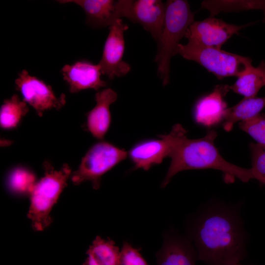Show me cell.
<instances>
[{"mask_svg": "<svg viewBox=\"0 0 265 265\" xmlns=\"http://www.w3.org/2000/svg\"><path fill=\"white\" fill-rule=\"evenodd\" d=\"M198 260L208 265H235L246 256V233L238 209L211 203L188 227Z\"/></svg>", "mask_w": 265, "mask_h": 265, "instance_id": "1", "label": "cell"}, {"mask_svg": "<svg viewBox=\"0 0 265 265\" xmlns=\"http://www.w3.org/2000/svg\"><path fill=\"white\" fill-rule=\"evenodd\" d=\"M175 137L169 155L171 161L161 186L165 187L178 173L190 169H214L230 178H236L244 183L255 179L251 168H244L226 161L214 144L217 133L208 131L203 137L190 139L181 125L174 126Z\"/></svg>", "mask_w": 265, "mask_h": 265, "instance_id": "2", "label": "cell"}, {"mask_svg": "<svg viewBox=\"0 0 265 265\" xmlns=\"http://www.w3.org/2000/svg\"><path fill=\"white\" fill-rule=\"evenodd\" d=\"M193 22L194 14L187 0L166 1L163 30L155 57L158 75L164 86L169 81L170 59L178 53L179 42Z\"/></svg>", "mask_w": 265, "mask_h": 265, "instance_id": "3", "label": "cell"}, {"mask_svg": "<svg viewBox=\"0 0 265 265\" xmlns=\"http://www.w3.org/2000/svg\"><path fill=\"white\" fill-rule=\"evenodd\" d=\"M44 176L36 182L30 192V204L27 216L34 230L41 231L52 222L51 210L67 186L72 171L67 164L56 170L48 162L44 163Z\"/></svg>", "mask_w": 265, "mask_h": 265, "instance_id": "4", "label": "cell"}, {"mask_svg": "<svg viewBox=\"0 0 265 265\" xmlns=\"http://www.w3.org/2000/svg\"><path fill=\"white\" fill-rule=\"evenodd\" d=\"M178 52L184 58L202 65L218 80L229 77L238 78L252 65L249 57L189 42L186 45L180 43Z\"/></svg>", "mask_w": 265, "mask_h": 265, "instance_id": "5", "label": "cell"}, {"mask_svg": "<svg viewBox=\"0 0 265 265\" xmlns=\"http://www.w3.org/2000/svg\"><path fill=\"white\" fill-rule=\"evenodd\" d=\"M127 152L112 143L100 141L94 144L82 158L78 169L72 173L71 179L75 185L89 181L93 188L100 187L104 174L125 160Z\"/></svg>", "mask_w": 265, "mask_h": 265, "instance_id": "6", "label": "cell"}, {"mask_svg": "<svg viewBox=\"0 0 265 265\" xmlns=\"http://www.w3.org/2000/svg\"><path fill=\"white\" fill-rule=\"evenodd\" d=\"M17 90L22 95L24 101L35 109L39 116L47 110H59L66 103V96L59 97L55 95L52 88L42 80L31 76L23 70L18 74L15 81Z\"/></svg>", "mask_w": 265, "mask_h": 265, "instance_id": "7", "label": "cell"}, {"mask_svg": "<svg viewBox=\"0 0 265 265\" xmlns=\"http://www.w3.org/2000/svg\"><path fill=\"white\" fill-rule=\"evenodd\" d=\"M128 28L122 19L117 20L109 26L102 56L98 64L102 75L110 80L116 77H123L131 71L130 65L123 59L125 47L124 35Z\"/></svg>", "mask_w": 265, "mask_h": 265, "instance_id": "8", "label": "cell"}, {"mask_svg": "<svg viewBox=\"0 0 265 265\" xmlns=\"http://www.w3.org/2000/svg\"><path fill=\"white\" fill-rule=\"evenodd\" d=\"M252 24H231L210 17L202 21H194L187 29L185 37L189 42L221 49L233 35L238 34L239 30Z\"/></svg>", "mask_w": 265, "mask_h": 265, "instance_id": "9", "label": "cell"}, {"mask_svg": "<svg viewBox=\"0 0 265 265\" xmlns=\"http://www.w3.org/2000/svg\"><path fill=\"white\" fill-rule=\"evenodd\" d=\"M175 136L172 128L168 134L159 135V139H145L133 145L128 153L133 164L132 170L147 171L152 166L160 164L165 158L169 157Z\"/></svg>", "mask_w": 265, "mask_h": 265, "instance_id": "10", "label": "cell"}, {"mask_svg": "<svg viewBox=\"0 0 265 265\" xmlns=\"http://www.w3.org/2000/svg\"><path fill=\"white\" fill-rule=\"evenodd\" d=\"M165 3L160 0H127L123 17L141 25L158 44L163 30Z\"/></svg>", "mask_w": 265, "mask_h": 265, "instance_id": "11", "label": "cell"}, {"mask_svg": "<svg viewBox=\"0 0 265 265\" xmlns=\"http://www.w3.org/2000/svg\"><path fill=\"white\" fill-rule=\"evenodd\" d=\"M61 3L72 2L81 7L86 16V23L95 28L112 25L123 17L126 0H66Z\"/></svg>", "mask_w": 265, "mask_h": 265, "instance_id": "12", "label": "cell"}, {"mask_svg": "<svg viewBox=\"0 0 265 265\" xmlns=\"http://www.w3.org/2000/svg\"><path fill=\"white\" fill-rule=\"evenodd\" d=\"M197 253L187 237L170 232L156 254L157 265H196Z\"/></svg>", "mask_w": 265, "mask_h": 265, "instance_id": "13", "label": "cell"}, {"mask_svg": "<svg viewBox=\"0 0 265 265\" xmlns=\"http://www.w3.org/2000/svg\"><path fill=\"white\" fill-rule=\"evenodd\" d=\"M61 73L71 93L90 89L97 91L106 86V82L101 79L102 74L99 64L78 61L72 65H65Z\"/></svg>", "mask_w": 265, "mask_h": 265, "instance_id": "14", "label": "cell"}, {"mask_svg": "<svg viewBox=\"0 0 265 265\" xmlns=\"http://www.w3.org/2000/svg\"><path fill=\"white\" fill-rule=\"evenodd\" d=\"M229 86L217 85L211 93L196 102L193 116L197 123L210 127L224 120L228 108L224 98L230 90Z\"/></svg>", "mask_w": 265, "mask_h": 265, "instance_id": "15", "label": "cell"}, {"mask_svg": "<svg viewBox=\"0 0 265 265\" xmlns=\"http://www.w3.org/2000/svg\"><path fill=\"white\" fill-rule=\"evenodd\" d=\"M117 99V93L109 88L96 93V104L86 116L87 129L96 138L102 140L107 132L111 120L110 106Z\"/></svg>", "mask_w": 265, "mask_h": 265, "instance_id": "16", "label": "cell"}, {"mask_svg": "<svg viewBox=\"0 0 265 265\" xmlns=\"http://www.w3.org/2000/svg\"><path fill=\"white\" fill-rule=\"evenodd\" d=\"M86 254L82 265H118L120 251L112 240L97 236Z\"/></svg>", "mask_w": 265, "mask_h": 265, "instance_id": "17", "label": "cell"}, {"mask_svg": "<svg viewBox=\"0 0 265 265\" xmlns=\"http://www.w3.org/2000/svg\"><path fill=\"white\" fill-rule=\"evenodd\" d=\"M265 86V61L262 60L257 67L251 65L236 81L229 86L230 90L244 98L256 97L260 89Z\"/></svg>", "mask_w": 265, "mask_h": 265, "instance_id": "18", "label": "cell"}, {"mask_svg": "<svg viewBox=\"0 0 265 265\" xmlns=\"http://www.w3.org/2000/svg\"><path fill=\"white\" fill-rule=\"evenodd\" d=\"M265 107V96L244 98L235 106L227 108L223 120L224 129L227 132L231 131L236 123L257 115Z\"/></svg>", "mask_w": 265, "mask_h": 265, "instance_id": "19", "label": "cell"}, {"mask_svg": "<svg viewBox=\"0 0 265 265\" xmlns=\"http://www.w3.org/2000/svg\"><path fill=\"white\" fill-rule=\"evenodd\" d=\"M28 110L26 103L21 101L16 94L10 99L5 100L0 107L1 127L5 129L16 128Z\"/></svg>", "mask_w": 265, "mask_h": 265, "instance_id": "20", "label": "cell"}, {"mask_svg": "<svg viewBox=\"0 0 265 265\" xmlns=\"http://www.w3.org/2000/svg\"><path fill=\"white\" fill-rule=\"evenodd\" d=\"M35 183L34 174L24 167L14 169L8 179V185L10 190L20 194H29Z\"/></svg>", "mask_w": 265, "mask_h": 265, "instance_id": "21", "label": "cell"}, {"mask_svg": "<svg viewBox=\"0 0 265 265\" xmlns=\"http://www.w3.org/2000/svg\"><path fill=\"white\" fill-rule=\"evenodd\" d=\"M239 128L247 133L257 143L265 146V113L240 121Z\"/></svg>", "mask_w": 265, "mask_h": 265, "instance_id": "22", "label": "cell"}, {"mask_svg": "<svg viewBox=\"0 0 265 265\" xmlns=\"http://www.w3.org/2000/svg\"><path fill=\"white\" fill-rule=\"evenodd\" d=\"M251 157V170L255 179L265 185V146L258 143L249 144Z\"/></svg>", "mask_w": 265, "mask_h": 265, "instance_id": "23", "label": "cell"}, {"mask_svg": "<svg viewBox=\"0 0 265 265\" xmlns=\"http://www.w3.org/2000/svg\"><path fill=\"white\" fill-rule=\"evenodd\" d=\"M118 265H148L140 252V249L124 241L120 251Z\"/></svg>", "mask_w": 265, "mask_h": 265, "instance_id": "24", "label": "cell"}, {"mask_svg": "<svg viewBox=\"0 0 265 265\" xmlns=\"http://www.w3.org/2000/svg\"><path fill=\"white\" fill-rule=\"evenodd\" d=\"M229 9L231 12L261 10L264 14L263 21L265 22V0H232Z\"/></svg>", "mask_w": 265, "mask_h": 265, "instance_id": "25", "label": "cell"}, {"mask_svg": "<svg viewBox=\"0 0 265 265\" xmlns=\"http://www.w3.org/2000/svg\"><path fill=\"white\" fill-rule=\"evenodd\" d=\"M235 265H240L239 264H236Z\"/></svg>", "mask_w": 265, "mask_h": 265, "instance_id": "26", "label": "cell"}]
</instances>
